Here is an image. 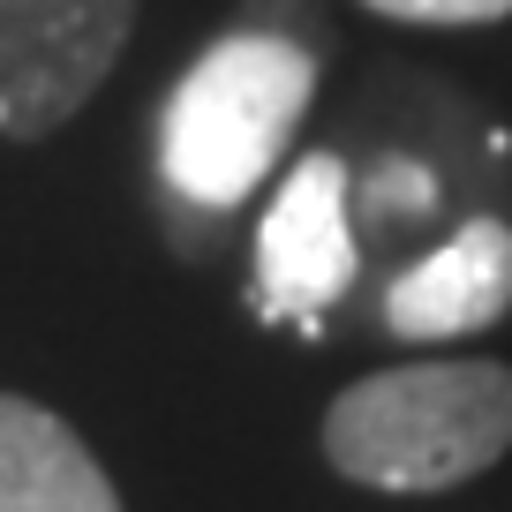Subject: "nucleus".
<instances>
[{"instance_id":"nucleus-1","label":"nucleus","mask_w":512,"mask_h":512,"mask_svg":"<svg viewBox=\"0 0 512 512\" xmlns=\"http://www.w3.org/2000/svg\"><path fill=\"white\" fill-rule=\"evenodd\" d=\"M512 452L505 362H407L347 384L324 407V460L362 490H460Z\"/></svg>"},{"instance_id":"nucleus-2","label":"nucleus","mask_w":512,"mask_h":512,"mask_svg":"<svg viewBox=\"0 0 512 512\" xmlns=\"http://www.w3.org/2000/svg\"><path fill=\"white\" fill-rule=\"evenodd\" d=\"M317 61L279 31H226L204 61L181 76L159 128L166 181L196 211H226L272 174L287 136L302 128Z\"/></svg>"},{"instance_id":"nucleus-3","label":"nucleus","mask_w":512,"mask_h":512,"mask_svg":"<svg viewBox=\"0 0 512 512\" xmlns=\"http://www.w3.org/2000/svg\"><path fill=\"white\" fill-rule=\"evenodd\" d=\"M136 0H0V136L46 144L113 76Z\"/></svg>"},{"instance_id":"nucleus-4","label":"nucleus","mask_w":512,"mask_h":512,"mask_svg":"<svg viewBox=\"0 0 512 512\" xmlns=\"http://www.w3.org/2000/svg\"><path fill=\"white\" fill-rule=\"evenodd\" d=\"M354 287V234H347V166L332 151H309L279 181L272 211L256 226V287L249 309L272 324H317Z\"/></svg>"},{"instance_id":"nucleus-5","label":"nucleus","mask_w":512,"mask_h":512,"mask_svg":"<svg viewBox=\"0 0 512 512\" xmlns=\"http://www.w3.org/2000/svg\"><path fill=\"white\" fill-rule=\"evenodd\" d=\"M512 309V226L467 219L445 249L407 264L384 287V332L392 339H460Z\"/></svg>"},{"instance_id":"nucleus-6","label":"nucleus","mask_w":512,"mask_h":512,"mask_svg":"<svg viewBox=\"0 0 512 512\" xmlns=\"http://www.w3.org/2000/svg\"><path fill=\"white\" fill-rule=\"evenodd\" d=\"M0 512H121V490L53 407L0 392Z\"/></svg>"},{"instance_id":"nucleus-7","label":"nucleus","mask_w":512,"mask_h":512,"mask_svg":"<svg viewBox=\"0 0 512 512\" xmlns=\"http://www.w3.org/2000/svg\"><path fill=\"white\" fill-rule=\"evenodd\" d=\"M384 23H422V31H475V23H505L512 0H362Z\"/></svg>"},{"instance_id":"nucleus-8","label":"nucleus","mask_w":512,"mask_h":512,"mask_svg":"<svg viewBox=\"0 0 512 512\" xmlns=\"http://www.w3.org/2000/svg\"><path fill=\"white\" fill-rule=\"evenodd\" d=\"M369 196H377V204H392V211H430L437 181L422 174V166H384V174L369 181Z\"/></svg>"}]
</instances>
